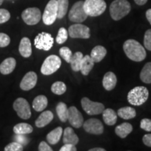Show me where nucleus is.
Here are the masks:
<instances>
[{
    "mask_svg": "<svg viewBox=\"0 0 151 151\" xmlns=\"http://www.w3.org/2000/svg\"><path fill=\"white\" fill-rule=\"evenodd\" d=\"M68 34L73 39H89L90 37V29L85 24L76 23L69 27Z\"/></svg>",
    "mask_w": 151,
    "mask_h": 151,
    "instance_id": "12",
    "label": "nucleus"
},
{
    "mask_svg": "<svg viewBox=\"0 0 151 151\" xmlns=\"http://www.w3.org/2000/svg\"><path fill=\"white\" fill-rule=\"evenodd\" d=\"M63 129L61 127H58L50 132L46 136V139L49 143L55 145L59 142L60 138L62 137Z\"/></svg>",
    "mask_w": 151,
    "mask_h": 151,
    "instance_id": "26",
    "label": "nucleus"
},
{
    "mask_svg": "<svg viewBox=\"0 0 151 151\" xmlns=\"http://www.w3.org/2000/svg\"><path fill=\"white\" fill-rule=\"evenodd\" d=\"M37 83V75L34 71H29L26 73L20 82V87L22 90L28 91L35 87Z\"/></svg>",
    "mask_w": 151,
    "mask_h": 151,
    "instance_id": "15",
    "label": "nucleus"
},
{
    "mask_svg": "<svg viewBox=\"0 0 151 151\" xmlns=\"http://www.w3.org/2000/svg\"><path fill=\"white\" fill-rule=\"evenodd\" d=\"M105 149H104L102 148H92L90 149L89 151H105Z\"/></svg>",
    "mask_w": 151,
    "mask_h": 151,
    "instance_id": "47",
    "label": "nucleus"
},
{
    "mask_svg": "<svg viewBox=\"0 0 151 151\" xmlns=\"http://www.w3.org/2000/svg\"><path fill=\"white\" fill-rule=\"evenodd\" d=\"M3 1H4V0H0V6H1V4H2Z\"/></svg>",
    "mask_w": 151,
    "mask_h": 151,
    "instance_id": "48",
    "label": "nucleus"
},
{
    "mask_svg": "<svg viewBox=\"0 0 151 151\" xmlns=\"http://www.w3.org/2000/svg\"><path fill=\"white\" fill-rule=\"evenodd\" d=\"M134 2L137 4V5L143 6V5H144L146 3H147L148 0H134Z\"/></svg>",
    "mask_w": 151,
    "mask_h": 151,
    "instance_id": "46",
    "label": "nucleus"
},
{
    "mask_svg": "<svg viewBox=\"0 0 151 151\" xmlns=\"http://www.w3.org/2000/svg\"><path fill=\"white\" fill-rule=\"evenodd\" d=\"M68 35H69L68 31L65 27L60 28L58 35H57L56 37V42L58 44H62V43H64L67 40Z\"/></svg>",
    "mask_w": 151,
    "mask_h": 151,
    "instance_id": "34",
    "label": "nucleus"
},
{
    "mask_svg": "<svg viewBox=\"0 0 151 151\" xmlns=\"http://www.w3.org/2000/svg\"><path fill=\"white\" fill-rule=\"evenodd\" d=\"M77 148H76V145L71 143H65L63 146L60 149V151H76Z\"/></svg>",
    "mask_w": 151,
    "mask_h": 151,
    "instance_id": "42",
    "label": "nucleus"
},
{
    "mask_svg": "<svg viewBox=\"0 0 151 151\" xmlns=\"http://www.w3.org/2000/svg\"><path fill=\"white\" fill-rule=\"evenodd\" d=\"M53 113L50 111H43L35 121V125L37 127H43L48 124L53 119Z\"/></svg>",
    "mask_w": 151,
    "mask_h": 151,
    "instance_id": "19",
    "label": "nucleus"
},
{
    "mask_svg": "<svg viewBox=\"0 0 151 151\" xmlns=\"http://www.w3.org/2000/svg\"><path fill=\"white\" fill-rule=\"evenodd\" d=\"M39 151H52V149L45 141H41L39 146Z\"/></svg>",
    "mask_w": 151,
    "mask_h": 151,
    "instance_id": "43",
    "label": "nucleus"
},
{
    "mask_svg": "<svg viewBox=\"0 0 151 151\" xmlns=\"http://www.w3.org/2000/svg\"><path fill=\"white\" fill-rule=\"evenodd\" d=\"M60 56L63 58L64 60H65L66 62L69 63L70 62V60L71 58V56H72V52L68 47H62L60 49Z\"/></svg>",
    "mask_w": 151,
    "mask_h": 151,
    "instance_id": "35",
    "label": "nucleus"
},
{
    "mask_svg": "<svg viewBox=\"0 0 151 151\" xmlns=\"http://www.w3.org/2000/svg\"><path fill=\"white\" fill-rule=\"evenodd\" d=\"M67 90V86L65 83H64L62 81H57L54 83L51 86V91L54 94H58V95H61L63 94Z\"/></svg>",
    "mask_w": 151,
    "mask_h": 151,
    "instance_id": "33",
    "label": "nucleus"
},
{
    "mask_svg": "<svg viewBox=\"0 0 151 151\" xmlns=\"http://www.w3.org/2000/svg\"><path fill=\"white\" fill-rule=\"evenodd\" d=\"M83 8V1H78L72 6L69 12V19L76 23H81L88 18Z\"/></svg>",
    "mask_w": 151,
    "mask_h": 151,
    "instance_id": "6",
    "label": "nucleus"
},
{
    "mask_svg": "<svg viewBox=\"0 0 151 151\" xmlns=\"http://www.w3.org/2000/svg\"><path fill=\"white\" fill-rule=\"evenodd\" d=\"M78 137L76 134L73 129L71 127H67L64 130L63 142L65 143H71L76 145L78 143Z\"/></svg>",
    "mask_w": 151,
    "mask_h": 151,
    "instance_id": "22",
    "label": "nucleus"
},
{
    "mask_svg": "<svg viewBox=\"0 0 151 151\" xmlns=\"http://www.w3.org/2000/svg\"><path fill=\"white\" fill-rule=\"evenodd\" d=\"M146 16L147 20H148V21L150 22V24H151V9L147 10L146 13Z\"/></svg>",
    "mask_w": 151,
    "mask_h": 151,
    "instance_id": "45",
    "label": "nucleus"
},
{
    "mask_svg": "<svg viewBox=\"0 0 151 151\" xmlns=\"http://www.w3.org/2000/svg\"><path fill=\"white\" fill-rule=\"evenodd\" d=\"M14 140L20 144H22V146H25L27 144L28 142V139L27 137H24V134H16V137H14Z\"/></svg>",
    "mask_w": 151,
    "mask_h": 151,
    "instance_id": "41",
    "label": "nucleus"
},
{
    "mask_svg": "<svg viewBox=\"0 0 151 151\" xmlns=\"http://www.w3.org/2000/svg\"><path fill=\"white\" fill-rule=\"evenodd\" d=\"M140 78L145 83H151V62L146 63L143 67L140 73Z\"/></svg>",
    "mask_w": 151,
    "mask_h": 151,
    "instance_id": "31",
    "label": "nucleus"
},
{
    "mask_svg": "<svg viewBox=\"0 0 151 151\" xmlns=\"http://www.w3.org/2000/svg\"><path fill=\"white\" fill-rule=\"evenodd\" d=\"M14 132L16 134H27L33 132V127L29 124L22 122L14 126Z\"/></svg>",
    "mask_w": 151,
    "mask_h": 151,
    "instance_id": "28",
    "label": "nucleus"
},
{
    "mask_svg": "<svg viewBox=\"0 0 151 151\" xmlns=\"http://www.w3.org/2000/svg\"><path fill=\"white\" fill-rule=\"evenodd\" d=\"M123 50L127 58L132 61L141 62L146 57L145 48L140 43L134 39H128L124 43Z\"/></svg>",
    "mask_w": 151,
    "mask_h": 151,
    "instance_id": "1",
    "label": "nucleus"
},
{
    "mask_svg": "<svg viewBox=\"0 0 151 151\" xmlns=\"http://www.w3.org/2000/svg\"><path fill=\"white\" fill-rule=\"evenodd\" d=\"M140 127L146 132H151V120L148 118H143L141 120Z\"/></svg>",
    "mask_w": 151,
    "mask_h": 151,
    "instance_id": "40",
    "label": "nucleus"
},
{
    "mask_svg": "<svg viewBox=\"0 0 151 151\" xmlns=\"http://www.w3.org/2000/svg\"><path fill=\"white\" fill-rule=\"evenodd\" d=\"M48 106V99L44 95H39L33 100L32 107L36 111L40 112L44 110Z\"/></svg>",
    "mask_w": 151,
    "mask_h": 151,
    "instance_id": "25",
    "label": "nucleus"
},
{
    "mask_svg": "<svg viewBox=\"0 0 151 151\" xmlns=\"http://www.w3.org/2000/svg\"><path fill=\"white\" fill-rule=\"evenodd\" d=\"M5 151H22L23 150V146L16 141L9 143L5 147Z\"/></svg>",
    "mask_w": 151,
    "mask_h": 151,
    "instance_id": "36",
    "label": "nucleus"
},
{
    "mask_svg": "<svg viewBox=\"0 0 151 151\" xmlns=\"http://www.w3.org/2000/svg\"><path fill=\"white\" fill-rule=\"evenodd\" d=\"M11 42V39L9 35L4 33H0V47L4 48L8 46Z\"/></svg>",
    "mask_w": 151,
    "mask_h": 151,
    "instance_id": "39",
    "label": "nucleus"
},
{
    "mask_svg": "<svg viewBox=\"0 0 151 151\" xmlns=\"http://www.w3.org/2000/svg\"><path fill=\"white\" fill-rule=\"evenodd\" d=\"M107 50L102 46H97L92 49L90 57L94 62H99L106 55Z\"/></svg>",
    "mask_w": 151,
    "mask_h": 151,
    "instance_id": "21",
    "label": "nucleus"
},
{
    "mask_svg": "<svg viewBox=\"0 0 151 151\" xmlns=\"http://www.w3.org/2000/svg\"><path fill=\"white\" fill-rule=\"evenodd\" d=\"M61 59L55 55H51L46 58L41 68V72L42 74L48 76L52 74L61 67Z\"/></svg>",
    "mask_w": 151,
    "mask_h": 151,
    "instance_id": "5",
    "label": "nucleus"
},
{
    "mask_svg": "<svg viewBox=\"0 0 151 151\" xmlns=\"http://www.w3.org/2000/svg\"><path fill=\"white\" fill-rule=\"evenodd\" d=\"M102 84L105 90H108V91H111V90L114 89L117 84V78L116 74L111 71L107 72L104 76Z\"/></svg>",
    "mask_w": 151,
    "mask_h": 151,
    "instance_id": "18",
    "label": "nucleus"
},
{
    "mask_svg": "<svg viewBox=\"0 0 151 151\" xmlns=\"http://www.w3.org/2000/svg\"><path fill=\"white\" fill-rule=\"evenodd\" d=\"M81 106L87 114L90 116L102 113L105 109L104 105L102 103L91 101L88 97H83L81 99Z\"/></svg>",
    "mask_w": 151,
    "mask_h": 151,
    "instance_id": "8",
    "label": "nucleus"
},
{
    "mask_svg": "<svg viewBox=\"0 0 151 151\" xmlns=\"http://www.w3.org/2000/svg\"><path fill=\"white\" fill-rule=\"evenodd\" d=\"M84 129L88 133L94 135L101 134L104 132V126L99 120L96 118L88 119L83 124Z\"/></svg>",
    "mask_w": 151,
    "mask_h": 151,
    "instance_id": "13",
    "label": "nucleus"
},
{
    "mask_svg": "<svg viewBox=\"0 0 151 151\" xmlns=\"http://www.w3.org/2000/svg\"><path fill=\"white\" fill-rule=\"evenodd\" d=\"M54 39L50 34L41 32L35 39V46L37 49L48 51L53 46Z\"/></svg>",
    "mask_w": 151,
    "mask_h": 151,
    "instance_id": "10",
    "label": "nucleus"
},
{
    "mask_svg": "<svg viewBox=\"0 0 151 151\" xmlns=\"http://www.w3.org/2000/svg\"><path fill=\"white\" fill-rule=\"evenodd\" d=\"M143 43L145 48L151 51V29H148L145 33Z\"/></svg>",
    "mask_w": 151,
    "mask_h": 151,
    "instance_id": "37",
    "label": "nucleus"
},
{
    "mask_svg": "<svg viewBox=\"0 0 151 151\" xmlns=\"http://www.w3.org/2000/svg\"><path fill=\"white\" fill-rule=\"evenodd\" d=\"M14 109L20 118L27 120L31 117V109L28 101L25 99L19 97L14 101Z\"/></svg>",
    "mask_w": 151,
    "mask_h": 151,
    "instance_id": "9",
    "label": "nucleus"
},
{
    "mask_svg": "<svg viewBox=\"0 0 151 151\" xmlns=\"http://www.w3.org/2000/svg\"><path fill=\"white\" fill-rule=\"evenodd\" d=\"M58 18V1L50 0L47 4L42 16L43 23L46 25H51Z\"/></svg>",
    "mask_w": 151,
    "mask_h": 151,
    "instance_id": "7",
    "label": "nucleus"
},
{
    "mask_svg": "<svg viewBox=\"0 0 151 151\" xmlns=\"http://www.w3.org/2000/svg\"><path fill=\"white\" fill-rule=\"evenodd\" d=\"M67 120H69L71 125L75 128H80L84 122L82 114L75 106H71L68 109Z\"/></svg>",
    "mask_w": 151,
    "mask_h": 151,
    "instance_id": "14",
    "label": "nucleus"
},
{
    "mask_svg": "<svg viewBox=\"0 0 151 151\" xmlns=\"http://www.w3.org/2000/svg\"><path fill=\"white\" fill-rule=\"evenodd\" d=\"M133 130L132 125L128 122H123L120 125L117 126L115 129L116 134L119 137L124 139L126 138Z\"/></svg>",
    "mask_w": 151,
    "mask_h": 151,
    "instance_id": "23",
    "label": "nucleus"
},
{
    "mask_svg": "<svg viewBox=\"0 0 151 151\" xmlns=\"http://www.w3.org/2000/svg\"><path fill=\"white\" fill-rule=\"evenodd\" d=\"M41 18V11L37 7L27 8L22 13V20L28 25H35L39 23Z\"/></svg>",
    "mask_w": 151,
    "mask_h": 151,
    "instance_id": "11",
    "label": "nucleus"
},
{
    "mask_svg": "<svg viewBox=\"0 0 151 151\" xmlns=\"http://www.w3.org/2000/svg\"><path fill=\"white\" fill-rule=\"evenodd\" d=\"M102 115L104 121V122L107 125L112 126L116 123L118 115L116 114V113L113 109H104L102 112Z\"/></svg>",
    "mask_w": 151,
    "mask_h": 151,
    "instance_id": "24",
    "label": "nucleus"
},
{
    "mask_svg": "<svg viewBox=\"0 0 151 151\" xmlns=\"http://www.w3.org/2000/svg\"><path fill=\"white\" fill-rule=\"evenodd\" d=\"M16 61L14 58H8L0 65V72L4 75L12 73L16 68Z\"/></svg>",
    "mask_w": 151,
    "mask_h": 151,
    "instance_id": "17",
    "label": "nucleus"
},
{
    "mask_svg": "<svg viewBox=\"0 0 151 151\" xmlns=\"http://www.w3.org/2000/svg\"><path fill=\"white\" fill-rule=\"evenodd\" d=\"M19 52L23 58H27L31 56L32 52V44L29 39L27 37H23L20 41L19 45Z\"/></svg>",
    "mask_w": 151,
    "mask_h": 151,
    "instance_id": "16",
    "label": "nucleus"
},
{
    "mask_svg": "<svg viewBox=\"0 0 151 151\" xmlns=\"http://www.w3.org/2000/svg\"><path fill=\"white\" fill-rule=\"evenodd\" d=\"M56 112L58 118L62 122H65L68 119V108L66 104L60 102L56 106Z\"/></svg>",
    "mask_w": 151,
    "mask_h": 151,
    "instance_id": "30",
    "label": "nucleus"
},
{
    "mask_svg": "<svg viewBox=\"0 0 151 151\" xmlns=\"http://www.w3.org/2000/svg\"><path fill=\"white\" fill-rule=\"evenodd\" d=\"M83 58V55L81 52H76L72 55L69 63H70L71 67L73 71H80V66Z\"/></svg>",
    "mask_w": 151,
    "mask_h": 151,
    "instance_id": "29",
    "label": "nucleus"
},
{
    "mask_svg": "<svg viewBox=\"0 0 151 151\" xmlns=\"http://www.w3.org/2000/svg\"><path fill=\"white\" fill-rule=\"evenodd\" d=\"M83 8L88 16L97 17L104 13L106 4L104 0H86Z\"/></svg>",
    "mask_w": 151,
    "mask_h": 151,
    "instance_id": "4",
    "label": "nucleus"
},
{
    "mask_svg": "<svg viewBox=\"0 0 151 151\" xmlns=\"http://www.w3.org/2000/svg\"><path fill=\"white\" fill-rule=\"evenodd\" d=\"M11 18V14L9 11L4 9H0V24L7 22Z\"/></svg>",
    "mask_w": 151,
    "mask_h": 151,
    "instance_id": "38",
    "label": "nucleus"
},
{
    "mask_svg": "<svg viewBox=\"0 0 151 151\" xmlns=\"http://www.w3.org/2000/svg\"><path fill=\"white\" fill-rule=\"evenodd\" d=\"M118 115L124 120H129L135 118L137 116V112L134 108L130 106H124L118 109Z\"/></svg>",
    "mask_w": 151,
    "mask_h": 151,
    "instance_id": "27",
    "label": "nucleus"
},
{
    "mask_svg": "<svg viewBox=\"0 0 151 151\" xmlns=\"http://www.w3.org/2000/svg\"><path fill=\"white\" fill-rule=\"evenodd\" d=\"M143 142L146 146L151 147V134H147L143 136Z\"/></svg>",
    "mask_w": 151,
    "mask_h": 151,
    "instance_id": "44",
    "label": "nucleus"
},
{
    "mask_svg": "<svg viewBox=\"0 0 151 151\" xmlns=\"http://www.w3.org/2000/svg\"><path fill=\"white\" fill-rule=\"evenodd\" d=\"M149 92L146 87L137 86L134 88L127 94V100L134 106H141L148 99Z\"/></svg>",
    "mask_w": 151,
    "mask_h": 151,
    "instance_id": "3",
    "label": "nucleus"
},
{
    "mask_svg": "<svg viewBox=\"0 0 151 151\" xmlns=\"http://www.w3.org/2000/svg\"><path fill=\"white\" fill-rule=\"evenodd\" d=\"M109 11L113 20L117 21L129 14L131 5L127 0H115L111 4Z\"/></svg>",
    "mask_w": 151,
    "mask_h": 151,
    "instance_id": "2",
    "label": "nucleus"
},
{
    "mask_svg": "<svg viewBox=\"0 0 151 151\" xmlns=\"http://www.w3.org/2000/svg\"><path fill=\"white\" fill-rule=\"evenodd\" d=\"M57 1H58V18L62 19L67 13L69 0H57Z\"/></svg>",
    "mask_w": 151,
    "mask_h": 151,
    "instance_id": "32",
    "label": "nucleus"
},
{
    "mask_svg": "<svg viewBox=\"0 0 151 151\" xmlns=\"http://www.w3.org/2000/svg\"><path fill=\"white\" fill-rule=\"evenodd\" d=\"M94 65V62L92 59L90 55H87L86 56H83L80 66L81 72L82 73L83 75L88 76L91 71L92 68H93Z\"/></svg>",
    "mask_w": 151,
    "mask_h": 151,
    "instance_id": "20",
    "label": "nucleus"
}]
</instances>
